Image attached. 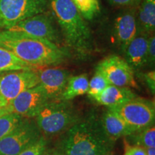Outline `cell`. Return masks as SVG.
I'll return each instance as SVG.
<instances>
[{
    "instance_id": "cell-21",
    "label": "cell",
    "mask_w": 155,
    "mask_h": 155,
    "mask_svg": "<svg viewBox=\"0 0 155 155\" xmlns=\"http://www.w3.org/2000/svg\"><path fill=\"white\" fill-rule=\"evenodd\" d=\"M85 20H92L99 15V0H71Z\"/></svg>"
},
{
    "instance_id": "cell-4",
    "label": "cell",
    "mask_w": 155,
    "mask_h": 155,
    "mask_svg": "<svg viewBox=\"0 0 155 155\" xmlns=\"http://www.w3.org/2000/svg\"><path fill=\"white\" fill-rule=\"evenodd\" d=\"M42 134L53 136L65 132L81 119L70 101H50L34 118Z\"/></svg>"
},
{
    "instance_id": "cell-2",
    "label": "cell",
    "mask_w": 155,
    "mask_h": 155,
    "mask_svg": "<svg viewBox=\"0 0 155 155\" xmlns=\"http://www.w3.org/2000/svg\"><path fill=\"white\" fill-rule=\"evenodd\" d=\"M61 151L64 155H103L112 152L114 141L103 127L101 116L90 114L65 131Z\"/></svg>"
},
{
    "instance_id": "cell-29",
    "label": "cell",
    "mask_w": 155,
    "mask_h": 155,
    "mask_svg": "<svg viewBox=\"0 0 155 155\" xmlns=\"http://www.w3.org/2000/svg\"><path fill=\"white\" fill-rule=\"evenodd\" d=\"M42 155H64L61 150H46Z\"/></svg>"
},
{
    "instance_id": "cell-30",
    "label": "cell",
    "mask_w": 155,
    "mask_h": 155,
    "mask_svg": "<svg viewBox=\"0 0 155 155\" xmlns=\"http://www.w3.org/2000/svg\"><path fill=\"white\" fill-rule=\"evenodd\" d=\"M9 113H11V112L9 110V108H7V106H5V107L0 108V116L5 115V114H9Z\"/></svg>"
},
{
    "instance_id": "cell-25",
    "label": "cell",
    "mask_w": 155,
    "mask_h": 155,
    "mask_svg": "<svg viewBox=\"0 0 155 155\" xmlns=\"http://www.w3.org/2000/svg\"><path fill=\"white\" fill-rule=\"evenodd\" d=\"M155 63V36L154 33L150 35L148 38L147 47V65L154 68Z\"/></svg>"
},
{
    "instance_id": "cell-26",
    "label": "cell",
    "mask_w": 155,
    "mask_h": 155,
    "mask_svg": "<svg viewBox=\"0 0 155 155\" xmlns=\"http://www.w3.org/2000/svg\"><path fill=\"white\" fill-rule=\"evenodd\" d=\"M108 3L116 8H127L138 7L141 0H106Z\"/></svg>"
},
{
    "instance_id": "cell-16",
    "label": "cell",
    "mask_w": 155,
    "mask_h": 155,
    "mask_svg": "<svg viewBox=\"0 0 155 155\" xmlns=\"http://www.w3.org/2000/svg\"><path fill=\"white\" fill-rule=\"evenodd\" d=\"M137 33L150 35L155 30V0H141L137 10Z\"/></svg>"
},
{
    "instance_id": "cell-33",
    "label": "cell",
    "mask_w": 155,
    "mask_h": 155,
    "mask_svg": "<svg viewBox=\"0 0 155 155\" xmlns=\"http://www.w3.org/2000/svg\"><path fill=\"white\" fill-rule=\"evenodd\" d=\"M103 155H114V154H112V152H111L106 153V154H103Z\"/></svg>"
},
{
    "instance_id": "cell-5",
    "label": "cell",
    "mask_w": 155,
    "mask_h": 155,
    "mask_svg": "<svg viewBox=\"0 0 155 155\" xmlns=\"http://www.w3.org/2000/svg\"><path fill=\"white\" fill-rule=\"evenodd\" d=\"M109 108L121 117L131 134L154 125V104L150 101L137 97Z\"/></svg>"
},
{
    "instance_id": "cell-15",
    "label": "cell",
    "mask_w": 155,
    "mask_h": 155,
    "mask_svg": "<svg viewBox=\"0 0 155 155\" xmlns=\"http://www.w3.org/2000/svg\"><path fill=\"white\" fill-rule=\"evenodd\" d=\"M137 97L136 94L128 87L116 86L110 84L95 101L101 105L109 108L124 104Z\"/></svg>"
},
{
    "instance_id": "cell-22",
    "label": "cell",
    "mask_w": 155,
    "mask_h": 155,
    "mask_svg": "<svg viewBox=\"0 0 155 155\" xmlns=\"http://www.w3.org/2000/svg\"><path fill=\"white\" fill-rule=\"evenodd\" d=\"M109 85L110 83L106 80V78L100 72L96 71L91 81H89L87 94L91 98L95 100Z\"/></svg>"
},
{
    "instance_id": "cell-1",
    "label": "cell",
    "mask_w": 155,
    "mask_h": 155,
    "mask_svg": "<svg viewBox=\"0 0 155 155\" xmlns=\"http://www.w3.org/2000/svg\"><path fill=\"white\" fill-rule=\"evenodd\" d=\"M0 47L35 68L59 65L70 57L67 49L55 43L7 30L0 31Z\"/></svg>"
},
{
    "instance_id": "cell-13",
    "label": "cell",
    "mask_w": 155,
    "mask_h": 155,
    "mask_svg": "<svg viewBox=\"0 0 155 155\" xmlns=\"http://www.w3.org/2000/svg\"><path fill=\"white\" fill-rule=\"evenodd\" d=\"M39 86L41 87L48 100H61L71 73L68 71L49 68L38 71Z\"/></svg>"
},
{
    "instance_id": "cell-20",
    "label": "cell",
    "mask_w": 155,
    "mask_h": 155,
    "mask_svg": "<svg viewBox=\"0 0 155 155\" xmlns=\"http://www.w3.org/2000/svg\"><path fill=\"white\" fill-rule=\"evenodd\" d=\"M125 137L128 138L125 139V140L128 143H131L132 145H137L145 149L155 147L154 125L136 131Z\"/></svg>"
},
{
    "instance_id": "cell-11",
    "label": "cell",
    "mask_w": 155,
    "mask_h": 155,
    "mask_svg": "<svg viewBox=\"0 0 155 155\" xmlns=\"http://www.w3.org/2000/svg\"><path fill=\"white\" fill-rule=\"evenodd\" d=\"M38 84V73L34 69L7 72L0 75V97L9 103L22 92Z\"/></svg>"
},
{
    "instance_id": "cell-6",
    "label": "cell",
    "mask_w": 155,
    "mask_h": 155,
    "mask_svg": "<svg viewBox=\"0 0 155 155\" xmlns=\"http://www.w3.org/2000/svg\"><path fill=\"white\" fill-rule=\"evenodd\" d=\"M48 7L49 0H0V28L8 30Z\"/></svg>"
},
{
    "instance_id": "cell-28",
    "label": "cell",
    "mask_w": 155,
    "mask_h": 155,
    "mask_svg": "<svg viewBox=\"0 0 155 155\" xmlns=\"http://www.w3.org/2000/svg\"><path fill=\"white\" fill-rule=\"evenodd\" d=\"M143 80L145 81L147 87L150 88L151 92L154 94L155 91V72L154 70L150 71L149 72L143 73Z\"/></svg>"
},
{
    "instance_id": "cell-14",
    "label": "cell",
    "mask_w": 155,
    "mask_h": 155,
    "mask_svg": "<svg viewBox=\"0 0 155 155\" xmlns=\"http://www.w3.org/2000/svg\"><path fill=\"white\" fill-rule=\"evenodd\" d=\"M149 36L145 34L137 33L128 45L123 54L124 58L134 73L139 72L147 66Z\"/></svg>"
},
{
    "instance_id": "cell-31",
    "label": "cell",
    "mask_w": 155,
    "mask_h": 155,
    "mask_svg": "<svg viewBox=\"0 0 155 155\" xmlns=\"http://www.w3.org/2000/svg\"><path fill=\"white\" fill-rule=\"evenodd\" d=\"M146 151L147 155H155V147L147 148Z\"/></svg>"
},
{
    "instance_id": "cell-8",
    "label": "cell",
    "mask_w": 155,
    "mask_h": 155,
    "mask_svg": "<svg viewBox=\"0 0 155 155\" xmlns=\"http://www.w3.org/2000/svg\"><path fill=\"white\" fill-rule=\"evenodd\" d=\"M55 22L53 14L42 12L21 21L7 30L46 40L61 46L62 37Z\"/></svg>"
},
{
    "instance_id": "cell-18",
    "label": "cell",
    "mask_w": 155,
    "mask_h": 155,
    "mask_svg": "<svg viewBox=\"0 0 155 155\" xmlns=\"http://www.w3.org/2000/svg\"><path fill=\"white\" fill-rule=\"evenodd\" d=\"M89 80L87 74L70 76L66 87L62 95L61 100L71 101L75 97L86 94L88 90Z\"/></svg>"
},
{
    "instance_id": "cell-17",
    "label": "cell",
    "mask_w": 155,
    "mask_h": 155,
    "mask_svg": "<svg viewBox=\"0 0 155 155\" xmlns=\"http://www.w3.org/2000/svg\"><path fill=\"white\" fill-rule=\"evenodd\" d=\"M101 121L104 131L109 139L115 141L121 137L131 134V131L128 128L121 117L111 108L104 112L101 116Z\"/></svg>"
},
{
    "instance_id": "cell-32",
    "label": "cell",
    "mask_w": 155,
    "mask_h": 155,
    "mask_svg": "<svg viewBox=\"0 0 155 155\" xmlns=\"http://www.w3.org/2000/svg\"><path fill=\"white\" fill-rule=\"evenodd\" d=\"M8 104V102L7 101L4 99V98H1L0 97V108H2V107H5Z\"/></svg>"
},
{
    "instance_id": "cell-7",
    "label": "cell",
    "mask_w": 155,
    "mask_h": 155,
    "mask_svg": "<svg viewBox=\"0 0 155 155\" xmlns=\"http://www.w3.org/2000/svg\"><path fill=\"white\" fill-rule=\"evenodd\" d=\"M42 136L35 121L24 118L15 129L0 140V155H19Z\"/></svg>"
},
{
    "instance_id": "cell-3",
    "label": "cell",
    "mask_w": 155,
    "mask_h": 155,
    "mask_svg": "<svg viewBox=\"0 0 155 155\" xmlns=\"http://www.w3.org/2000/svg\"><path fill=\"white\" fill-rule=\"evenodd\" d=\"M49 7L68 47L81 56L91 53V31L72 1L49 0Z\"/></svg>"
},
{
    "instance_id": "cell-27",
    "label": "cell",
    "mask_w": 155,
    "mask_h": 155,
    "mask_svg": "<svg viewBox=\"0 0 155 155\" xmlns=\"http://www.w3.org/2000/svg\"><path fill=\"white\" fill-rule=\"evenodd\" d=\"M123 155H147L146 149L129 144L124 139V152Z\"/></svg>"
},
{
    "instance_id": "cell-9",
    "label": "cell",
    "mask_w": 155,
    "mask_h": 155,
    "mask_svg": "<svg viewBox=\"0 0 155 155\" xmlns=\"http://www.w3.org/2000/svg\"><path fill=\"white\" fill-rule=\"evenodd\" d=\"M137 7L119 9L110 24V42L123 54L137 34Z\"/></svg>"
},
{
    "instance_id": "cell-19",
    "label": "cell",
    "mask_w": 155,
    "mask_h": 155,
    "mask_svg": "<svg viewBox=\"0 0 155 155\" xmlns=\"http://www.w3.org/2000/svg\"><path fill=\"white\" fill-rule=\"evenodd\" d=\"M32 69L35 68L19 59L9 50L0 47V73Z\"/></svg>"
},
{
    "instance_id": "cell-24",
    "label": "cell",
    "mask_w": 155,
    "mask_h": 155,
    "mask_svg": "<svg viewBox=\"0 0 155 155\" xmlns=\"http://www.w3.org/2000/svg\"><path fill=\"white\" fill-rule=\"evenodd\" d=\"M48 150V141L43 135L35 142L27 147L19 155H42Z\"/></svg>"
},
{
    "instance_id": "cell-23",
    "label": "cell",
    "mask_w": 155,
    "mask_h": 155,
    "mask_svg": "<svg viewBox=\"0 0 155 155\" xmlns=\"http://www.w3.org/2000/svg\"><path fill=\"white\" fill-rule=\"evenodd\" d=\"M23 119L22 116L14 113L0 116V140L15 129Z\"/></svg>"
},
{
    "instance_id": "cell-10",
    "label": "cell",
    "mask_w": 155,
    "mask_h": 155,
    "mask_svg": "<svg viewBox=\"0 0 155 155\" xmlns=\"http://www.w3.org/2000/svg\"><path fill=\"white\" fill-rule=\"evenodd\" d=\"M96 71L101 73L111 85L138 88L135 81V73L124 58L121 56H107L97 65Z\"/></svg>"
},
{
    "instance_id": "cell-12",
    "label": "cell",
    "mask_w": 155,
    "mask_h": 155,
    "mask_svg": "<svg viewBox=\"0 0 155 155\" xmlns=\"http://www.w3.org/2000/svg\"><path fill=\"white\" fill-rule=\"evenodd\" d=\"M48 101L42 88L38 85L21 93L7 106L11 113L26 119H33Z\"/></svg>"
}]
</instances>
